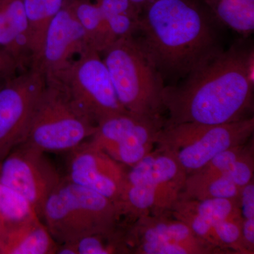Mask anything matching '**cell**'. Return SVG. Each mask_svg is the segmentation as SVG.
<instances>
[{
  "label": "cell",
  "instance_id": "9",
  "mask_svg": "<svg viewBox=\"0 0 254 254\" xmlns=\"http://www.w3.org/2000/svg\"><path fill=\"white\" fill-rule=\"evenodd\" d=\"M165 123L162 116L124 112L100 121L88 141L130 168L154 149Z\"/></svg>",
  "mask_w": 254,
  "mask_h": 254
},
{
  "label": "cell",
  "instance_id": "3",
  "mask_svg": "<svg viewBox=\"0 0 254 254\" xmlns=\"http://www.w3.org/2000/svg\"><path fill=\"white\" fill-rule=\"evenodd\" d=\"M121 210L113 200L62 177L46 200L41 219L54 240L72 242L120 223Z\"/></svg>",
  "mask_w": 254,
  "mask_h": 254
},
{
  "label": "cell",
  "instance_id": "24",
  "mask_svg": "<svg viewBox=\"0 0 254 254\" xmlns=\"http://www.w3.org/2000/svg\"><path fill=\"white\" fill-rule=\"evenodd\" d=\"M242 216L218 222L213 229V245L225 254H250L244 243Z\"/></svg>",
  "mask_w": 254,
  "mask_h": 254
},
{
  "label": "cell",
  "instance_id": "14",
  "mask_svg": "<svg viewBox=\"0 0 254 254\" xmlns=\"http://www.w3.org/2000/svg\"><path fill=\"white\" fill-rule=\"evenodd\" d=\"M88 48L86 33L66 2L50 23L41 56L31 68L40 70L46 78L55 77L69 66L76 55Z\"/></svg>",
  "mask_w": 254,
  "mask_h": 254
},
{
  "label": "cell",
  "instance_id": "18",
  "mask_svg": "<svg viewBox=\"0 0 254 254\" xmlns=\"http://www.w3.org/2000/svg\"><path fill=\"white\" fill-rule=\"evenodd\" d=\"M131 222H120L116 226L58 245V254H132L128 237Z\"/></svg>",
  "mask_w": 254,
  "mask_h": 254
},
{
  "label": "cell",
  "instance_id": "22",
  "mask_svg": "<svg viewBox=\"0 0 254 254\" xmlns=\"http://www.w3.org/2000/svg\"><path fill=\"white\" fill-rule=\"evenodd\" d=\"M217 22L247 37L254 31V0H202Z\"/></svg>",
  "mask_w": 254,
  "mask_h": 254
},
{
  "label": "cell",
  "instance_id": "27",
  "mask_svg": "<svg viewBox=\"0 0 254 254\" xmlns=\"http://www.w3.org/2000/svg\"><path fill=\"white\" fill-rule=\"evenodd\" d=\"M19 73L18 65L12 57L0 48V76L9 79Z\"/></svg>",
  "mask_w": 254,
  "mask_h": 254
},
{
  "label": "cell",
  "instance_id": "15",
  "mask_svg": "<svg viewBox=\"0 0 254 254\" xmlns=\"http://www.w3.org/2000/svg\"><path fill=\"white\" fill-rule=\"evenodd\" d=\"M171 214L186 224L195 236L212 245L214 226L225 219L241 216L239 201L237 200L225 198L191 199L181 195L172 207Z\"/></svg>",
  "mask_w": 254,
  "mask_h": 254
},
{
  "label": "cell",
  "instance_id": "11",
  "mask_svg": "<svg viewBox=\"0 0 254 254\" xmlns=\"http://www.w3.org/2000/svg\"><path fill=\"white\" fill-rule=\"evenodd\" d=\"M128 237L132 254H225L195 236L186 224L171 213L138 217L130 223Z\"/></svg>",
  "mask_w": 254,
  "mask_h": 254
},
{
  "label": "cell",
  "instance_id": "1",
  "mask_svg": "<svg viewBox=\"0 0 254 254\" xmlns=\"http://www.w3.org/2000/svg\"><path fill=\"white\" fill-rule=\"evenodd\" d=\"M254 48L240 43L221 52L183 81L165 86V125L181 123L221 125L247 118L253 105L254 78L248 68Z\"/></svg>",
  "mask_w": 254,
  "mask_h": 254
},
{
  "label": "cell",
  "instance_id": "16",
  "mask_svg": "<svg viewBox=\"0 0 254 254\" xmlns=\"http://www.w3.org/2000/svg\"><path fill=\"white\" fill-rule=\"evenodd\" d=\"M0 48L12 57L19 73L31 68L33 55L23 0H0Z\"/></svg>",
  "mask_w": 254,
  "mask_h": 254
},
{
  "label": "cell",
  "instance_id": "6",
  "mask_svg": "<svg viewBox=\"0 0 254 254\" xmlns=\"http://www.w3.org/2000/svg\"><path fill=\"white\" fill-rule=\"evenodd\" d=\"M60 80L46 78L24 142L45 153H69L96 131Z\"/></svg>",
  "mask_w": 254,
  "mask_h": 254
},
{
  "label": "cell",
  "instance_id": "23",
  "mask_svg": "<svg viewBox=\"0 0 254 254\" xmlns=\"http://www.w3.org/2000/svg\"><path fill=\"white\" fill-rule=\"evenodd\" d=\"M36 218V210L22 195L0 182V237Z\"/></svg>",
  "mask_w": 254,
  "mask_h": 254
},
{
  "label": "cell",
  "instance_id": "5",
  "mask_svg": "<svg viewBox=\"0 0 254 254\" xmlns=\"http://www.w3.org/2000/svg\"><path fill=\"white\" fill-rule=\"evenodd\" d=\"M100 54L124 108L138 115L162 116L165 81L136 38L117 40Z\"/></svg>",
  "mask_w": 254,
  "mask_h": 254
},
{
  "label": "cell",
  "instance_id": "2",
  "mask_svg": "<svg viewBox=\"0 0 254 254\" xmlns=\"http://www.w3.org/2000/svg\"><path fill=\"white\" fill-rule=\"evenodd\" d=\"M217 23L198 0H155L133 36L164 81L177 82L222 51Z\"/></svg>",
  "mask_w": 254,
  "mask_h": 254
},
{
  "label": "cell",
  "instance_id": "13",
  "mask_svg": "<svg viewBox=\"0 0 254 254\" xmlns=\"http://www.w3.org/2000/svg\"><path fill=\"white\" fill-rule=\"evenodd\" d=\"M68 180L118 204L126 183L127 167L86 141L69 152Z\"/></svg>",
  "mask_w": 254,
  "mask_h": 254
},
{
  "label": "cell",
  "instance_id": "7",
  "mask_svg": "<svg viewBox=\"0 0 254 254\" xmlns=\"http://www.w3.org/2000/svg\"><path fill=\"white\" fill-rule=\"evenodd\" d=\"M254 131V118L221 125H165L155 145L175 157L189 175L203 168L219 153L245 144Z\"/></svg>",
  "mask_w": 254,
  "mask_h": 254
},
{
  "label": "cell",
  "instance_id": "20",
  "mask_svg": "<svg viewBox=\"0 0 254 254\" xmlns=\"http://www.w3.org/2000/svg\"><path fill=\"white\" fill-rule=\"evenodd\" d=\"M86 34L88 47L101 53L115 42L101 10L89 0H66Z\"/></svg>",
  "mask_w": 254,
  "mask_h": 254
},
{
  "label": "cell",
  "instance_id": "30",
  "mask_svg": "<svg viewBox=\"0 0 254 254\" xmlns=\"http://www.w3.org/2000/svg\"></svg>",
  "mask_w": 254,
  "mask_h": 254
},
{
  "label": "cell",
  "instance_id": "12",
  "mask_svg": "<svg viewBox=\"0 0 254 254\" xmlns=\"http://www.w3.org/2000/svg\"><path fill=\"white\" fill-rule=\"evenodd\" d=\"M46 83V76L31 68L0 87V162L26 140L32 115Z\"/></svg>",
  "mask_w": 254,
  "mask_h": 254
},
{
  "label": "cell",
  "instance_id": "17",
  "mask_svg": "<svg viewBox=\"0 0 254 254\" xmlns=\"http://www.w3.org/2000/svg\"><path fill=\"white\" fill-rule=\"evenodd\" d=\"M58 247L40 218L24 222L0 237L1 254H55Z\"/></svg>",
  "mask_w": 254,
  "mask_h": 254
},
{
  "label": "cell",
  "instance_id": "26",
  "mask_svg": "<svg viewBox=\"0 0 254 254\" xmlns=\"http://www.w3.org/2000/svg\"><path fill=\"white\" fill-rule=\"evenodd\" d=\"M239 206H240L242 220L254 219V180L242 187L241 190Z\"/></svg>",
  "mask_w": 254,
  "mask_h": 254
},
{
  "label": "cell",
  "instance_id": "8",
  "mask_svg": "<svg viewBox=\"0 0 254 254\" xmlns=\"http://www.w3.org/2000/svg\"><path fill=\"white\" fill-rule=\"evenodd\" d=\"M66 88L73 102L93 123L124 113L109 71L100 53L88 48L55 77Z\"/></svg>",
  "mask_w": 254,
  "mask_h": 254
},
{
  "label": "cell",
  "instance_id": "25",
  "mask_svg": "<svg viewBox=\"0 0 254 254\" xmlns=\"http://www.w3.org/2000/svg\"><path fill=\"white\" fill-rule=\"evenodd\" d=\"M105 18L119 15L139 17L142 10L130 0H94Z\"/></svg>",
  "mask_w": 254,
  "mask_h": 254
},
{
  "label": "cell",
  "instance_id": "10",
  "mask_svg": "<svg viewBox=\"0 0 254 254\" xmlns=\"http://www.w3.org/2000/svg\"><path fill=\"white\" fill-rule=\"evenodd\" d=\"M46 154L23 142L0 162V182L22 195L41 219L46 200L62 180Z\"/></svg>",
  "mask_w": 254,
  "mask_h": 254
},
{
  "label": "cell",
  "instance_id": "21",
  "mask_svg": "<svg viewBox=\"0 0 254 254\" xmlns=\"http://www.w3.org/2000/svg\"><path fill=\"white\" fill-rule=\"evenodd\" d=\"M23 2L31 38L32 67L41 56L50 23L64 6L66 0H23Z\"/></svg>",
  "mask_w": 254,
  "mask_h": 254
},
{
  "label": "cell",
  "instance_id": "29",
  "mask_svg": "<svg viewBox=\"0 0 254 254\" xmlns=\"http://www.w3.org/2000/svg\"><path fill=\"white\" fill-rule=\"evenodd\" d=\"M7 80L8 79H6V78L3 77V76H0V87L2 86V85L4 84V82L7 81Z\"/></svg>",
  "mask_w": 254,
  "mask_h": 254
},
{
  "label": "cell",
  "instance_id": "28",
  "mask_svg": "<svg viewBox=\"0 0 254 254\" xmlns=\"http://www.w3.org/2000/svg\"><path fill=\"white\" fill-rule=\"evenodd\" d=\"M130 1L133 2L135 5H136L138 8L143 10V8H145L147 5L153 2L155 0H130Z\"/></svg>",
  "mask_w": 254,
  "mask_h": 254
},
{
  "label": "cell",
  "instance_id": "4",
  "mask_svg": "<svg viewBox=\"0 0 254 254\" xmlns=\"http://www.w3.org/2000/svg\"><path fill=\"white\" fill-rule=\"evenodd\" d=\"M128 168L118 204L123 216L135 220L148 214L171 213L187 177L175 157L156 147Z\"/></svg>",
  "mask_w": 254,
  "mask_h": 254
},
{
  "label": "cell",
  "instance_id": "19",
  "mask_svg": "<svg viewBox=\"0 0 254 254\" xmlns=\"http://www.w3.org/2000/svg\"><path fill=\"white\" fill-rule=\"evenodd\" d=\"M241 190L230 177L196 171L187 175L181 196L191 199L225 198L239 201Z\"/></svg>",
  "mask_w": 254,
  "mask_h": 254
}]
</instances>
